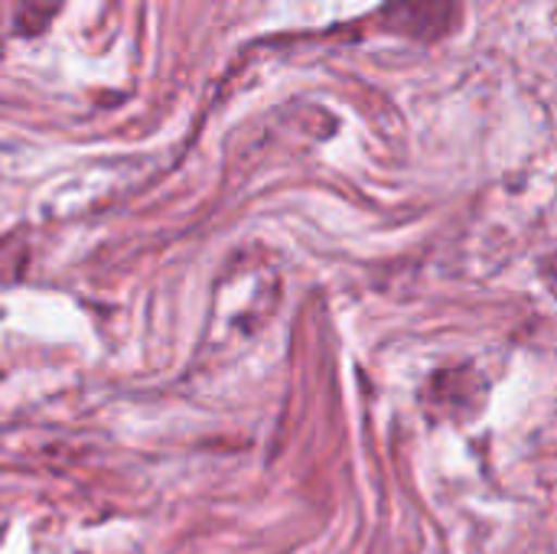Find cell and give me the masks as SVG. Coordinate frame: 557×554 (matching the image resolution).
Returning a JSON list of instances; mask_svg holds the SVG:
<instances>
[{
	"label": "cell",
	"instance_id": "6da1fadb",
	"mask_svg": "<svg viewBox=\"0 0 557 554\" xmlns=\"http://www.w3.org/2000/svg\"><path fill=\"white\" fill-rule=\"evenodd\" d=\"M20 7H16V16L20 20H29V33H39L49 20H52V13H55V7H59V0H16Z\"/></svg>",
	"mask_w": 557,
	"mask_h": 554
}]
</instances>
